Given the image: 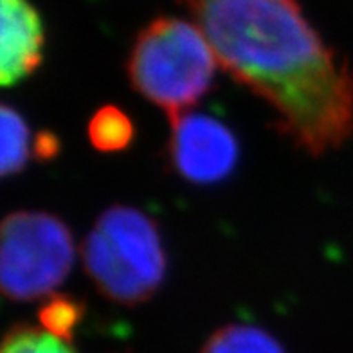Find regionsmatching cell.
Returning a JSON list of instances; mask_svg holds the SVG:
<instances>
[{"label": "cell", "mask_w": 353, "mask_h": 353, "mask_svg": "<svg viewBox=\"0 0 353 353\" xmlns=\"http://www.w3.org/2000/svg\"><path fill=\"white\" fill-rule=\"evenodd\" d=\"M220 65L278 114L310 155L353 137V70L294 0H184Z\"/></svg>", "instance_id": "obj_1"}, {"label": "cell", "mask_w": 353, "mask_h": 353, "mask_svg": "<svg viewBox=\"0 0 353 353\" xmlns=\"http://www.w3.org/2000/svg\"><path fill=\"white\" fill-rule=\"evenodd\" d=\"M216 61L195 23L163 17L141 31L126 70L132 87L172 121L210 92Z\"/></svg>", "instance_id": "obj_2"}, {"label": "cell", "mask_w": 353, "mask_h": 353, "mask_svg": "<svg viewBox=\"0 0 353 353\" xmlns=\"http://www.w3.org/2000/svg\"><path fill=\"white\" fill-rule=\"evenodd\" d=\"M72 261V234L54 214L17 211L2 222L0 285L11 301L51 296L69 276Z\"/></svg>", "instance_id": "obj_3"}, {"label": "cell", "mask_w": 353, "mask_h": 353, "mask_svg": "<svg viewBox=\"0 0 353 353\" xmlns=\"http://www.w3.org/2000/svg\"><path fill=\"white\" fill-rule=\"evenodd\" d=\"M92 260L108 285L154 296L166 276V252L157 223L126 205L103 211L94 225Z\"/></svg>", "instance_id": "obj_4"}, {"label": "cell", "mask_w": 353, "mask_h": 353, "mask_svg": "<svg viewBox=\"0 0 353 353\" xmlns=\"http://www.w3.org/2000/svg\"><path fill=\"white\" fill-rule=\"evenodd\" d=\"M170 161L184 181L214 184L236 166L238 141L219 119L186 112L172 119Z\"/></svg>", "instance_id": "obj_5"}, {"label": "cell", "mask_w": 353, "mask_h": 353, "mask_svg": "<svg viewBox=\"0 0 353 353\" xmlns=\"http://www.w3.org/2000/svg\"><path fill=\"white\" fill-rule=\"evenodd\" d=\"M2 2V49H0V83H20L40 67L43 58V26L40 14L29 0Z\"/></svg>", "instance_id": "obj_6"}, {"label": "cell", "mask_w": 353, "mask_h": 353, "mask_svg": "<svg viewBox=\"0 0 353 353\" xmlns=\"http://www.w3.org/2000/svg\"><path fill=\"white\" fill-rule=\"evenodd\" d=\"M200 353H285L283 346L263 328L251 325L222 326L205 341Z\"/></svg>", "instance_id": "obj_7"}, {"label": "cell", "mask_w": 353, "mask_h": 353, "mask_svg": "<svg viewBox=\"0 0 353 353\" xmlns=\"http://www.w3.org/2000/svg\"><path fill=\"white\" fill-rule=\"evenodd\" d=\"M88 141L103 154L123 152L135 137V126L125 110L114 105L101 107L88 121Z\"/></svg>", "instance_id": "obj_8"}, {"label": "cell", "mask_w": 353, "mask_h": 353, "mask_svg": "<svg viewBox=\"0 0 353 353\" xmlns=\"http://www.w3.org/2000/svg\"><path fill=\"white\" fill-rule=\"evenodd\" d=\"M0 132H2V175H17L26 168L31 159L29 126L19 110L10 105H2L0 112Z\"/></svg>", "instance_id": "obj_9"}, {"label": "cell", "mask_w": 353, "mask_h": 353, "mask_svg": "<svg viewBox=\"0 0 353 353\" xmlns=\"http://www.w3.org/2000/svg\"><path fill=\"white\" fill-rule=\"evenodd\" d=\"M83 316L85 303L65 294L51 296L38 310V319L43 330L70 344Z\"/></svg>", "instance_id": "obj_10"}, {"label": "cell", "mask_w": 353, "mask_h": 353, "mask_svg": "<svg viewBox=\"0 0 353 353\" xmlns=\"http://www.w3.org/2000/svg\"><path fill=\"white\" fill-rule=\"evenodd\" d=\"M2 353H76L72 344L58 339L43 328L14 325L4 337Z\"/></svg>", "instance_id": "obj_11"}, {"label": "cell", "mask_w": 353, "mask_h": 353, "mask_svg": "<svg viewBox=\"0 0 353 353\" xmlns=\"http://www.w3.org/2000/svg\"><path fill=\"white\" fill-rule=\"evenodd\" d=\"M34 146V155L40 161H49V159L56 157L60 152V141L51 132H40L37 135V139L33 143Z\"/></svg>", "instance_id": "obj_12"}]
</instances>
